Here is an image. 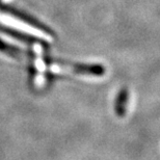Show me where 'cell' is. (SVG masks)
I'll return each instance as SVG.
<instances>
[{
	"mask_svg": "<svg viewBox=\"0 0 160 160\" xmlns=\"http://www.w3.org/2000/svg\"><path fill=\"white\" fill-rule=\"evenodd\" d=\"M0 52L17 59H27L33 62H41L46 66L59 67L68 71H72L77 74L92 75V76H102L105 74V68L98 63H80L73 62L70 60H65L49 55H40L36 52L28 50H23L21 48L15 47L8 44L6 42L0 40Z\"/></svg>",
	"mask_w": 160,
	"mask_h": 160,
	"instance_id": "cell-1",
	"label": "cell"
},
{
	"mask_svg": "<svg viewBox=\"0 0 160 160\" xmlns=\"http://www.w3.org/2000/svg\"><path fill=\"white\" fill-rule=\"evenodd\" d=\"M0 12H3V14L11 15L12 17L18 19V20H20L21 22H23V23L29 25V26L42 31V32H44L45 34H47V36L52 37V38L56 37V33L54 32V30L52 29V28L47 26L46 24L42 23V22L38 20L37 18L32 17V16L27 14V12L19 11V9L12 8V6H11V5L3 4V3H1V2H0Z\"/></svg>",
	"mask_w": 160,
	"mask_h": 160,
	"instance_id": "cell-2",
	"label": "cell"
},
{
	"mask_svg": "<svg viewBox=\"0 0 160 160\" xmlns=\"http://www.w3.org/2000/svg\"><path fill=\"white\" fill-rule=\"evenodd\" d=\"M0 32L4 33V34H6V36L12 38V39L21 42V43L29 45V46L40 47L44 50H49L50 49V44L48 43L47 41L41 39V38H37L34 36H31V34L22 32V31L14 29V28L6 26V25L0 24Z\"/></svg>",
	"mask_w": 160,
	"mask_h": 160,
	"instance_id": "cell-3",
	"label": "cell"
},
{
	"mask_svg": "<svg viewBox=\"0 0 160 160\" xmlns=\"http://www.w3.org/2000/svg\"><path fill=\"white\" fill-rule=\"evenodd\" d=\"M128 100H129V92L127 88H123L118 95L114 105V110L118 117H124L126 114Z\"/></svg>",
	"mask_w": 160,
	"mask_h": 160,
	"instance_id": "cell-4",
	"label": "cell"
}]
</instances>
